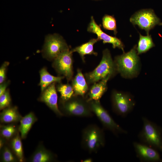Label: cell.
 <instances>
[{
	"mask_svg": "<svg viewBox=\"0 0 162 162\" xmlns=\"http://www.w3.org/2000/svg\"><path fill=\"white\" fill-rule=\"evenodd\" d=\"M135 45L126 53L116 56L114 60L118 73L125 79H132L139 74L141 69L140 60Z\"/></svg>",
	"mask_w": 162,
	"mask_h": 162,
	"instance_id": "1",
	"label": "cell"
},
{
	"mask_svg": "<svg viewBox=\"0 0 162 162\" xmlns=\"http://www.w3.org/2000/svg\"><path fill=\"white\" fill-rule=\"evenodd\" d=\"M118 73L110 52L106 49L103 51L102 59L98 65L93 71L84 75L89 86L107 77L111 79Z\"/></svg>",
	"mask_w": 162,
	"mask_h": 162,
	"instance_id": "2",
	"label": "cell"
},
{
	"mask_svg": "<svg viewBox=\"0 0 162 162\" xmlns=\"http://www.w3.org/2000/svg\"><path fill=\"white\" fill-rule=\"evenodd\" d=\"M105 144L103 130L95 124L86 127L82 134L81 142L82 148L90 153L97 152Z\"/></svg>",
	"mask_w": 162,
	"mask_h": 162,
	"instance_id": "3",
	"label": "cell"
},
{
	"mask_svg": "<svg viewBox=\"0 0 162 162\" xmlns=\"http://www.w3.org/2000/svg\"><path fill=\"white\" fill-rule=\"evenodd\" d=\"M60 101L62 111L68 116L91 117L94 115L89 103L85 97L74 95L66 101Z\"/></svg>",
	"mask_w": 162,
	"mask_h": 162,
	"instance_id": "4",
	"label": "cell"
},
{
	"mask_svg": "<svg viewBox=\"0 0 162 162\" xmlns=\"http://www.w3.org/2000/svg\"><path fill=\"white\" fill-rule=\"evenodd\" d=\"M143 125L139 134L143 144L162 152V130L155 124L146 118H142Z\"/></svg>",
	"mask_w": 162,
	"mask_h": 162,
	"instance_id": "5",
	"label": "cell"
},
{
	"mask_svg": "<svg viewBox=\"0 0 162 162\" xmlns=\"http://www.w3.org/2000/svg\"><path fill=\"white\" fill-rule=\"evenodd\" d=\"M112 108L114 112L122 116L130 112L135 105L132 96L130 93L114 90L111 94Z\"/></svg>",
	"mask_w": 162,
	"mask_h": 162,
	"instance_id": "6",
	"label": "cell"
},
{
	"mask_svg": "<svg viewBox=\"0 0 162 162\" xmlns=\"http://www.w3.org/2000/svg\"><path fill=\"white\" fill-rule=\"evenodd\" d=\"M69 50L70 48L63 38L58 34H54L46 38L42 53L44 58L53 61L62 53Z\"/></svg>",
	"mask_w": 162,
	"mask_h": 162,
	"instance_id": "7",
	"label": "cell"
},
{
	"mask_svg": "<svg viewBox=\"0 0 162 162\" xmlns=\"http://www.w3.org/2000/svg\"><path fill=\"white\" fill-rule=\"evenodd\" d=\"M130 22L134 25H137L145 30L147 34L149 31L156 26L162 25L160 19L152 9H142L136 12L130 19Z\"/></svg>",
	"mask_w": 162,
	"mask_h": 162,
	"instance_id": "8",
	"label": "cell"
},
{
	"mask_svg": "<svg viewBox=\"0 0 162 162\" xmlns=\"http://www.w3.org/2000/svg\"><path fill=\"white\" fill-rule=\"evenodd\" d=\"M92 111L97 117L104 127L116 135L127 134V132L116 123L107 111L102 106L100 101L89 102Z\"/></svg>",
	"mask_w": 162,
	"mask_h": 162,
	"instance_id": "9",
	"label": "cell"
},
{
	"mask_svg": "<svg viewBox=\"0 0 162 162\" xmlns=\"http://www.w3.org/2000/svg\"><path fill=\"white\" fill-rule=\"evenodd\" d=\"M70 50L60 54L53 61L52 66L59 76H63L68 82L73 78V60Z\"/></svg>",
	"mask_w": 162,
	"mask_h": 162,
	"instance_id": "10",
	"label": "cell"
},
{
	"mask_svg": "<svg viewBox=\"0 0 162 162\" xmlns=\"http://www.w3.org/2000/svg\"><path fill=\"white\" fill-rule=\"evenodd\" d=\"M87 31L96 34L99 40H102L104 44L110 43L112 45L113 48H117L121 49L124 52V45L119 39L110 36L103 31L100 26L97 24L93 17H91V21L88 28Z\"/></svg>",
	"mask_w": 162,
	"mask_h": 162,
	"instance_id": "11",
	"label": "cell"
},
{
	"mask_svg": "<svg viewBox=\"0 0 162 162\" xmlns=\"http://www.w3.org/2000/svg\"><path fill=\"white\" fill-rule=\"evenodd\" d=\"M56 83L53 82L46 88L42 92L39 99L40 101L45 103L57 115L62 116L64 114L59 109L58 105Z\"/></svg>",
	"mask_w": 162,
	"mask_h": 162,
	"instance_id": "12",
	"label": "cell"
},
{
	"mask_svg": "<svg viewBox=\"0 0 162 162\" xmlns=\"http://www.w3.org/2000/svg\"><path fill=\"white\" fill-rule=\"evenodd\" d=\"M136 155L141 161L155 162L161 161L159 154L155 149L143 143H133Z\"/></svg>",
	"mask_w": 162,
	"mask_h": 162,
	"instance_id": "13",
	"label": "cell"
},
{
	"mask_svg": "<svg viewBox=\"0 0 162 162\" xmlns=\"http://www.w3.org/2000/svg\"><path fill=\"white\" fill-rule=\"evenodd\" d=\"M110 79L109 77H107L92 84L85 96L88 102L92 100L100 101L107 90V82Z\"/></svg>",
	"mask_w": 162,
	"mask_h": 162,
	"instance_id": "14",
	"label": "cell"
},
{
	"mask_svg": "<svg viewBox=\"0 0 162 162\" xmlns=\"http://www.w3.org/2000/svg\"><path fill=\"white\" fill-rule=\"evenodd\" d=\"M71 82V84L74 91V95L85 97L89 90V87L81 69H77V74L73 77Z\"/></svg>",
	"mask_w": 162,
	"mask_h": 162,
	"instance_id": "15",
	"label": "cell"
},
{
	"mask_svg": "<svg viewBox=\"0 0 162 162\" xmlns=\"http://www.w3.org/2000/svg\"><path fill=\"white\" fill-rule=\"evenodd\" d=\"M0 121L4 123H10L20 121L22 118L16 106L7 107L0 113Z\"/></svg>",
	"mask_w": 162,
	"mask_h": 162,
	"instance_id": "16",
	"label": "cell"
},
{
	"mask_svg": "<svg viewBox=\"0 0 162 162\" xmlns=\"http://www.w3.org/2000/svg\"><path fill=\"white\" fill-rule=\"evenodd\" d=\"M39 74L40 80L39 85L40 86L41 92L52 83L61 82L62 80L65 78L63 76H56L51 75L46 67L42 68L40 70Z\"/></svg>",
	"mask_w": 162,
	"mask_h": 162,
	"instance_id": "17",
	"label": "cell"
},
{
	"mask_svg": "<svg viewBox=\"0 0 162 162\" xmlns=\"http://www.w3.org/2000/svg\"><path fill=\"white\" fill-rule=\"evenodd\" d=\"M98 40L97 38H92L88 42L77 46L70 50L72 53L77 52L80 55L83 62H85V56L87 55H98V53L94 50L93 46Z\"/></svg>",
	"mask_w": 162,
	"mask_h": 162,
	"instance_id": "18",
	"label": "cell"
},
{
	"mask_svg": "<svg viewBox=\"0 0 162 162\" xmlns=\"http://www.w3.org/2000/svg\"><path fill=\"white\" fill-rule=\"evenodd\" d=\"M37 120V117L33 112H30L22 117L20 121L19 130L22 139L26 138L33 125Z\"/></svg>",
	"mask_w": 162,
	"mask_h": 162,
	"instance_id": "19",
	"label": "cell"
},
{
	"mask_svg": "<svg viewBox=\"0 0 162 162\" xmlns=\"http://www.w3.org/2000/svg\"><path fill=\"white\" fill-rule=\"evenodd\" d=\"M54 160V155L41 146L34 152L32 157L31 161L32 162H48Z\"/></svg>",
	"mask_w": 162,
	"mask_h": 162,
	"instance_id": "20",
	"label": "cell"
},
{
	"mask_svg": "<svg viewBox=\"0 0 162 162\" xmlns=\"http://www.w3.org/2000/svg\"><path fill=\"white\" fill-rule=\"evenodd\" d=\"M155 46L151 36L147 34L143 36L140 33L139 39L136 46V50L138 55L146 52Z\"/></svg>",
	"mask_w": 162,
	"mask_h": 162,
	"instance_id": "21",
	"label": "cell"
},
{
	"mask_svg": "<svg viewBox=\"0 0 162 162\" xmlns=\"http://www.w3.org/2000/svg\"><path fill=\"white\" fill-rule=\"evenodd\" d=\"M10 145L13 151L19 161L21 162L23 161L24 157L22 144L19 133L11 140Z\"/></svg>",
	"mask_w": 162,
	"mask_h": 162,
	"instance_id": "22",
	"label": "cell"
},
{
	"mask_svg": "<svg viewBox=\"0 0 162 162\" xmlns=\"http://www.w3.org/2000/svg\"><path fill=\"white\" fill-rule=\"evenodd\" d=\"M57 90L60 94V100L65 101L70 99L74 95V91L71 84H64L61 82L56 85Z\"/></svg>",
	"mask_w": 162,
	"mask_h": 162,
	"instance_id": "23",
	"label": "cell"
},
{
	"mask_svg": "<svg viewBox=\"0 0 162 162\" xmlns=\"http://www.w3.org/2000/svg\"><path fill=\"white\" fill-rule=\"evenodd\" d=\"M102 24L104 29L113 31L115 35L117 34L116 21L113 16L108 15H105L102 18Z\"/></svg>",
	"mask_w": 162,
	"mask_h": 162,
	"instance_id": "24",
	"label": "cell"
},
{
	"mask_svg": "<svg viewBox=\"0 0 162 162\" xmlns=\"http://www.w3.org/2000/svg\"><path fill=\"white\" fill-rule=\"evenodd\" d=\"M1 128V135L2 137L7 140L12 137L17 131L16 127L14 124L2 126Z\"/></svg>",
	"mask_w": 162,
	"mask_h": 162,
	"instance_id": "25",
	"label": "cell"
},
{
	"mask_svg": "<svg viewBox=\"0 0 162 162\" xmlns=\"http://www.w3.org/2000/svg\"><path fill=\"white\" fill-rule=\"evenodd\" d=\"M1 154V158L3 162H13L17 160V158L14 156L11 150L7 147H4Z\"/></svg>",
	"mask_w": 162,
	"mask_h": 162,
	"instance_id": "26",
	"label": "cell"
},
{
	"mask_svg": "<svg viewBox=\"0 0 162 162\" xmlns=\"http://www.w3.org/2000/svg\"><path fill=\"white\" fill-rule=\"evenodd\" d=\"M11 101L9 90L8 88L6 91L0 96V110L10 106Z\"/></svg>",
	"mask_w": 162,
	"mask_h": 162,
	"instance_id": "27",
	"label": "cell"
},
{
	"mask_svg": "<svg viewBox=\"0 0 162 162\" xmlns=\"http://www.w3.org/2000/svg\"><path fill=\"white\" fill-rule=\"evenodd\" d=\"M9 64V62H4L0 68V84L6 80L7 68Z\"/></svg>",
	"mask_w": 162,
	"mask_h": 162,
	"instance_id": "28",
	"label": "cell"
},
{
	"mask_svg": "<svg viewBox=\"0 0 162 162\" xmlns=\"http://www.w3.org/2000/svg\"><path fill=\"white\" fill-rule=\"evenodd\" d=\"M10 83L9 80H6L0 85V96L7 89Z\"/></svg>",
	"mask_w": 162,
	"mask_h": 162,
	"instance_id": "29",
	"label": "cell"
},
{
	"mask_svg": "<svg viewBox=\"0 0 162 162\" xmlns=\"http://www.w3.org/2000/svg\"><path fill=\"white\" fill-rule=\"evenodd\" d=\"M81 161L82 162H92L93 161V160L92 158H89L81 160Z\"/></svg>",
	"mask_w": 162,
	"mask_h": 162,
	"instance_id": "30",
	"label": "cell"
},
{
	"mask_svg": "<svg viewBox=\"0 0 162 162\" xmlns=\"http://www.w3.org/2000/svg\"><path fill=\"white\" fill-rule=\"evenodd\" d=\"M4 141L2 140V139H0V149L2 148L3 147V144H4Z\"/></svg>",
	"mask_w": 162,
	"mask_h": 162,
	"instance_id": "31",
	"label": "cell"
}]
</instances>
